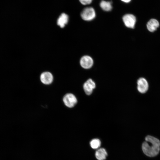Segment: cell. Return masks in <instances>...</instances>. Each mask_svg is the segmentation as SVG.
I'll return each mask as SVG.
<instances>
[{
	"mask_svg": "<svg viewBox=\"0 0 160 160\" xmlns=\"http://www.w3.org/2000/svg\"><path fill=\"white\" fill-rule=\"evenodd\" d=\"M80 63L82 68L85 69H89L93 66L94 61L92 58L89 56H83L80 59Z\"/></svg>",
	"mask_w": 160,
	"mask_h": 160,
	"instance_id": "6",
	"label": "cell"
},
{
	"mask_svg": "<svg viewBox=\"0 0 160 160\" xmlns=\"http://www.w3.org/2000/svg\"><path fill=\"white\" fill-rule=\"evenodd\" d=\"M96 15L94 8L92 7H87L84 8L81 13V16L83 20L86 21H90L93 20Z\"/></svg>",
	"mask_w": 160,
	"mask_h": 160,
	"instance_id": "2",
	"label": "cell"
},
{
	"mask_svg": "<svg viewBox=\"0 0 160 160\" xmlns=\"http://www.w3.org/2000/svg\"><path fill=\"white\" fill-rule=\"evenodd\" d=\"M63 101L64 105L69 108L73 107L77 102L76 97L73 94L71 93L65 94L63 97Z\"/></svg>",
	"mask_w": 160,
	"mask_h": 160,
	"instance_id": "3",
	"label": "cell"
},
{
	"mask_svg": "<svg viewBox=\"0 0 160 160\" xmlns=\"http://www.w3.org/2000/svg\"><path fill=\"white\" fill-rule=\"evenodd\" d=\"M100 6L103 10L106 12L110 11L112 9V2L110 1L102 0L100 3Z\"/></svg>",
	"mask_w": 160,
	"mask_h": 160,
	"instance_id": "12",
	"label": "cell"
},
{
	"mask_svg": "<svg viewBox=\"0 0 160 160\" xmlns=\"http://www.w3.org/2000/svg\"><path fill=\"white\" fill-rule=\"evenodd\" d=\"M40 80L42 83L45 85L51 84L53 81V77L52 74L49 72L42 73L40 76Z\"/></svg>",
	"mask_w": 160,
	"mask_h": 160,
	"instance_id": "8",
	"label": "cell"
},
{
	"mask_svg": "<svg viewBox=\"0 0 160 160\" xmlns=\"http://www.w3.org/2000/svg\"><path fill=\"white\" fill-rule=\"evenodd\" d=\"M96 87L95 83L91 79H88L84 84L83 89L85 93L88 95H91Z\"/></svg>",
	"mask_w": 160,
	"mask_h": 160,
	"instance_id": "7",
	"label": "cell"
},
{
	"mask_svg": "<svg viewBox=\"0 0 160 160\" xmlns=\"http://www.w3.org/2000/svg\"><path fill=\"white\" fill-rule=\"evenodd\" d=\"M137 89L141 93H146L148 90L149 85L146 79L143 77L139 78L137 81Z\"/></svg>",
	"mask_w": 160,
	"mask_h": 160,
	"instance_id": "5",
	"label": "cell"
},
{
	"mask_svg": "<svg viewBox=\"0 0 160 160\" xmlns=\"http://www.w3.org/2000/svg\"><path fill=\"white\" fill-rule=\"evenodd\" d=\"M80 2L83 5H87L90 4L92 0H79Z\"/></svg>",
	"mask_w": 160,
	"mask_h": 160,
	"instance_id": "14",
	"label": "cell"
},
{
	"mask_svg": "<svg viewBox=\"0 0 160 160\" xmlns=\"http://www.w3.org/2000/svg\"><path fill=\"white\" fill-rule=\"evenodd\" d=\"M68 20V15L65 13H63L58 17L57 21V24L61 28H63L67 23Z\"/></svg>",
	"mask_w": 160,
	"mask_h": 160,
	"instance_id": "10",
	"label": "cell"
},
{
	"mask_svg": "<svg viewBox=\"0 0 160 160\" xmlns=\"http://www.w3.org/2000/svg\"><path fill=\"white\" fill-rule=\"evenodd\" d=\"M145 141L142 145L144 153L149 157H154L159 153L160 150V141L157 138L151 135L145 138Z\"/></svg>",
	"mask_w": 160,
	"mask_h": 160,
	"instance_id": "1",
	"label": "cell"
},
{
	"mask_svg": "<svg viewBox=\"0 0 160 160\" xmlns=\"http://www.w3.org/2000/svg\"><path fill=\"white\" fill-rule=\"evenodd\" d=\"M159 25V23L157 20L152 18L147 23L146 28L149 32H153L157 30Z\"/></svg>",
	"mask_w": 160,
	"mask_h": 160,
	"instance_id": "9",
	"label": "cell"
},
{
	"mask_svg": "<svg viewBox=\"0 0 160 160\" xmlns=\"http://www.w3.org/2000/svg\"><path fill=\"white\" fill-rule=\"evenodd\" d=\"M122 20L125 26L129 28L133 29L136 22L135 16L131 14H127L122 17Z\"/></svg>",
	"mask_w": 160,
	"mask_h": 160,
	"instance_id": "4",
	"label": "cell"
},
{
	"mask_svg": "<svg viewBox=\"0 0 160 160\" xmlns=\"http://www.w3.org/2000/svg\"><path fill=\"white\" fill-rule=\"evenodd\" d=\"M91 147L94 149L98 148L100 146V141L98 139L95 138L92 139L90 143Z\"/></svg>",
	"mask_w": 160,
	"mask_h": 160,
	"instance_id": "13",
	"label": "cell"
},
{
	"mask_svg": "<svg viewBox=\"0 0 160 160\" xmlns=\"http://www.w3.org/2000/svg\"><path fill=\"white\" fill-rule=\"evenodd\" d=\"M122 1L125 3H129L131 0H121Z\"/></svg>",
	"mask_w": 160,
	"mask_h": 160,
	"instance_id": "15",
	"label": "cell"
},
{
	"mask_svg": "<svg viewBox=\"0 0 160 160\" xmlns=\"http://www.w3.org/2000/svg\"><path fill=\"white\" fill-rule=\"evenodd\" d=\"M107 156V153L104 148L98 149L96 152L95 156L98 160H104Z\"/></svg>",
	"mask_w": 160,
	"mask_h": 160,
	"instance_id": "11",
	"label": "cell"
}]
</instances>
